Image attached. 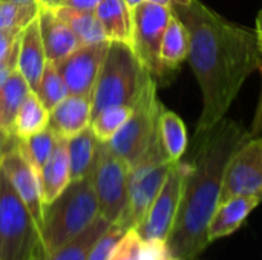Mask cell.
<instances>
[{"instance_id":"4dcf8cb0","label":"cell","mask_w":262,"mask_h":260,"mask_svg":"<svg viewBox=\"0 0 262 260\" xmlns=\"http://www.w3.org/2000/svg\"><path fill=\"white\" fill-rule=\"evenodd\" d=\"M127 230H124L123 227L112 224L100 238L98 241L94 244V247L89 251V256L86 260H107L109 256L112 254L114 248L117 247V244L120 242V239L123 238V234Z\"/></svg>"},{"instance_id":"ba28073f","label":"cell","mask_w":262,"mask_h":260,"mask_svg":"<svg viewBox=\"0 0 262 260\" xmlns=\"http://www.w3.org/2000/svg\"><path fill=\"white\" fill-rule=\"evenodd\" d=\"M173 162H170L161 146L157 141L147 153L134 166L129 172L127 184V207L120 221V227L124 230L137 228L147 213L150 204L161 190L166 176Z\"/></svg>"},{"instance_id":"277c9868","label":"cell","mask_w":262,"mask_h":260,"mask_svg":"<svg viewBox=\"0 0 262 260\" xmlns=\"http://www.w3.org/2000/svg\"><path fill=\"white\" fill-rule=\"evenodd\" d=\"M100 216L98 202L89 175L71 181L61 195L45 205L40 230L43 253H51L64 245Z\"/></svg>"},{"instance_id":"52a82bcc","label":"cell","mask_w":262,"mask_h":260,"mask_svg":"<svg viewBox=\"0 0 262 260\" xmlns=\"http://www.w3.org/2000/svg\"><path fill=\"white\" fill-rule=\"evenodd\" d=\"M129 172L130 167L111 150L107 143L97 141L88 175L97 196L100 216L111 224H120L126 211Z\"/></svg>"},{"instance_id":"8d00e7d4","label":"cell","mask_w":262,"mask_h":260,"mask_svg":"<svg viewBox=\"0 0 262 260\" xmlns=\"http://www.w3.org/2000/svg\"><path fill=\"white\" fill-rule=\"evenodd\" d=\"M103 0H66L64 6L80 9V11H95Z\"/></svg>"},{"instance_id":"7402d4cb","label":"cell","mask_w":262,"mask_h":260,"mask_svg":"<svg viewBox=\"0 0 262 260\" xmlns=\"http://www.w3.org/2000/svg\"><path fill=\"white\" fill-rule=\"evenodd\" d=\"M104 218L98 216L86 230H83L78 236L58 247L51 253H41L34 260H86L89 256L91 248L98 241V238L111 227Z\"/></svg>"},{"instance_id":"ab89813d","label":"cell","mask_w":262,"mask_h":260,"mask_svg":"<svg viewBox=\"0 0 262 260\" xmlns=\"http://www.w3.org/2000/svg\"><path fill=\"white\" fill-rule=\"evenodd\" d=\"M150 2H155V3H160V5H166V6H177V5H187L190 0H150Z\"/></svg>"},{"instance_id":"cb8c5ba5","label":"cell","mask_w":262,"mask_h":260,"mask_svg":"<svg viewBox=\"0 0 262 260\" xmlns=\"http://www.w3.org/2000/svg\"><path fill=\"white\" fill-rule=\"evenodd\" d=\"M54 11L60 18H63L71 26V29L75 32L81 44H91L107 40L95 11H80L64 5L55 8Z\"/></svg>"},{"instance_id":"8fae6325","label":"cell","mask_w":262,"mask_h":260,"mask_svg":"<svg viewBox=\"0 0 262 260\" xmlns=\"http://www.w3.org/2000/svg\"><path fill=\"white\" fill-rule=\"evenodd\" d=\"M233 196H255L262 201V138L250 136L226 166L220 202Z\"/></svg>"},{"instance_id":"7a4b0ae2","label":"cell","mask_w":262,"mask_h":260,"mask_svg":"<svg viewBox=\"0 0 262 260\" xmlns=\"http://www.w3.org/2000/svg\"><path fill=\"white\" fill-rule=\"evenodd\" d=\"M250 136L241 123L229 118L209 130L195 132L177 219L167 239L177 260H196L210 245L207 228L221 199L226 166Z\"/></svg>"},{"instance_id":"ac0fdd59","label":"cell","mask_w":262,"mask_h":260,"mask_svg":"<svg viewBox=\"0 0 262 260\" xmlns=\"http://www.w3.org/2000/svg\"><path fill=\"white\" fill-rule=\"evenodd\" d=\"M41 185L43 204L48 205L57 199L61 192L71 184V169L68 156V139L57 138L55 147L46 164L38 173Z\"/></svg>"},{"instance_id":"e575fe53","label":"cell","mask_w":262,"mask_h":260,"mask_svg":"<svg viewBox=\"0 0 262 260\" xmlns=\"http://www.w3.org/2000/svg\"><path fill=\"white\" fill-rule=\"evenodd\" d=\"M17 144H18V139L8 129H5V127L0 126V159H2V156L6 152H9Z\"/></svg>"},{"instance_id":"d4e9b609","label":"cell","mask_w":262,"mask_h":260,"mask_svg":"<svg viewBox=\"0 0 262 260\" xmlns=\"http://www.w3.org/2000/svg\"><path fill=\"white\" fill-rule=\"evenodd\" d=\"M97 138L91 129H84L78 135L68 139V156H69V169H71V181L81 179L88 176L97 147Z\"/></svg>"},{"instance_id":"83f0119b","label":"cell","mask_w":262,"mask_h":260,"mask_svg":"<svg viewBox=\"0 0 262 260\" xmlns=\"http://www.w3.org/2000/svg\"><path fill=\"white\" fill-rule=\"evenodd\" d=\"M38 3H17L0 0V31L21 32L38 17Z\"/></svg>"},{"instance_id":"2e32d148","label":"cell","mask_w":262,"mask_h":260,"mask_svg":"<svg viewBox=\"0 0 262 260\" xmlns=\"http://www.w3.org/2000/svg\"><path fill=\"white\" fill-rule=\"evenodd\" d=\"M261 199L255 196H233L221 201L215 208V213L209 222L207 239L209 244L227 238L238 231L250 213L261 204Z\"/></svg>"},{"instance_id":"7c38bea8","label":"cell","mask_w":262,"mask_h":260,"mask_svg":"<svg viewBox=\"0 0 262 260\" xmlns=\"http://www.w3.org/2000/svg\"><path fill=\"white\" fill-rule=\"evenodd\" d=\"M109 44L111 40L81 44L60 64H55L68 86L69 93L92 95Z\"/></svg>"},{"instance_id":"f1b7e54d","label":"cell","mask_w":262,"mask_h":260,"mask_svg":"<svg viewBox=\"0 0 262 260\" xmlns=\"http://www.w3.org/2000/svg\"><path fill=\"white\" fill-rule=\"evenodd\" d=\"M55 143H57V136L46 127L45 130L26 139H18V149L29 161V164L34 167V170L40 173V170L52 155Z\"/></svg>"},{"instance_id":"30bf717a","label":"cell","mask_w":262,"mask_h":260,"mask_svg":"<svg viewBox=\"0 0 262 260\" xmlns=\"http://www.w3.org/2000/svg\"><path fill=\"white\" fill-rule=\"evenodd\" d=\"M187 169H189V164L187 161H183V159L172 164L161 190L158 192L157 198L150 204L140 225L135 228L141 241H149V239L167 241L169 239L175 219H177Z\"/></svg>"},{"instance_id":"836d02e7","label":"cell","mask_w":262,"mask_h":260,"mask_svg":"<svg viewBox=\"0 0 262 260\" xmlns=\"http://www.w3.org/2000/svg\"><path fill=\"white\" fill-rule=\"evenodd\" d=\"M21 32H8V31H0V61L8 55L11 51L14 41Z\"/></svg>"},{"instance_id":"603a6c76","label":"cell","mask_w":262,"mask_h":260,"mask_svg":"<svg viewBox=\"0 0 262 260\" xmlns=\"http://www.w3.org/2000/svg\"><path fill=\"white\" fill-rule=\"evenodd\" d=\"M49 112L41 104L35 92H29L25 98L23 104L20 106L12 124H11V133L17 139H26L48 127Z\"/></svg>"},{"instance_id":"e0dca14e","label":"cell","mask_w":262,"mask_h":260,"mask_svg":"<svg viewBox=\"0 0 262 260\" xmlns=\"http://www.w3.org/2000/svg\"><path fill=\"white\" fill-rule=\"evenodd\" d=\"M46 61L48 60L41 43L38 18H35L20 34L18 57H17V69L26 80L32 92H35L40 83Z\"/></svg>"},{"instance_id":"d6986e66","label":"cell","mask_w":262,"mask_h":260,"mask_svg":"<svg viewBox=\"0 0 262 260\" xmlns=\"http://www.w3.org/2000/svg\"><path fill=\"white\" fill-rule=\"evenodd\" d=\"M95 14L107 40L132 46V8L126 0H103Z\"/></svg>"},{"instance_id":"ffe728a7","label":"cell","mask_w":262,"mask_h":260,"mask_svg":"<svg viewBox=\"0 0 262 260\" xmlns=\"http://www.w3.org/2000/svg\"><path fill=\"white\" fill-rule=\"evenodd\" d=\"M189 55V34L183 21L172 12L160 46V61L166 77L180 69Z\"/></svg>"},{"instance_id":"5bb4252c","label":"cell","mask_w":262,"mask_h":260,"mask_svg":"<svg viewBox=\"0 0 262 260\" xmlns=\"http://www.w3.org/2000/svg\"><path fill=\"white\" fill-rule=\"evenodd\" d=\"M92 120V100L91 95L69 93L51 112L48 129L63 139H71L91 126Z\"/></svg>"},{"instance_id":"b9f144b4","label":"cell","mask_w":262,"mask_h":260,"mask_svg":"<svg viewBox=\"0 0 262 260\" xmlns=\"http://www.w3.org/2000/svg\"><path fill=\"white\" fill-rule=\"evenodd\" d=\"M8 2H17V3H37V0H8Z\"/></svg>"},{"instance_id":"8992f818","label":"cell","mask_w":262,"mask_h":260,"mask_svg":"<svg viewBox=\"0 0 262 260\" xmlns=\"http://www.w3.org/2000/svg\"><path fill=\"white\" fill-rule=\"evenodd\" d=\"M163 107L157 97V81L152 80L127 121L107 141L111 150L129 167H134L158 141V120Z\"/></svg>"},{"instance_id":"1f68e13d","label":"cell","mask_w":262,"mask_h":260,"mask_svg":"<svg viewBox=\"0 0 262 260\" xmlns=\"http://www.w3.org/2000/svg\"><path fill=\"white\" fill-rule=\"evenodd\" d=\"M137 260H177L172 254L167 241L149 239L141 241Z\"/></svg>"},{"instance_id":"74e56055","label":"cell","mask_w":262,"mask_h":260,"mask_svg":"<svg viewBox=\"0 0 262 260\" xmlns=\"http://www.w3.org/2000/svg\"><path fill=\"white\" fill-rule=\"evenodd\" d=\"M253 31H255V35H256V41H258V48H259L262 58V8L261 11L258 12V15H256V28Z\"/></svg>"},{"instance_id":"5b68a950","label":"cell","mask_w":262,"mask_h":260,"mask_svg":"<svg viewBox=\"0 0 262 260\" xmlns=\"http://www.w3.org/2000/svg\"><path fill=\"white\" fill-rule=\"evenodd\" d=\"M43 253L40 230L2 172L0 260H34Z\"/></svg>"},{"instance_id":"d590c367","label":"cell","mask_w":262,"mask_h":260,"mask_svg":"<svg viewBox=\"0 0 262 260\" xmlns=\"http://www.w3.org/2000/svg\"><path fill=\"white\" fill-rule=\"evenodd\" d=\"M258 70H261L262 75V58ZM250 135H252V136L262 138V86L261 95H259V101H258V107H256V113H255V118H253V124H252V132H250Z\"/></svg>"},{"instance_id":"9a60e30c","label":"cell","mask_w":262,"mask_h":260,"mask_svg":"<svg viewBox=\"0 0 262 260\" xmlns=\"http://www.w3.org/2000/svg\"><path fill=\"white\" fill-rule=\"evenodd\" d=\"M37 18L48 61L60 64L68 55H71L75 49L81 46V41L78 40L75 32L63 18L55 14L54 9L40 8Z\"/></svg>"},{"instance_id":"484cf974","label":"cell","mask_w":262,"mask_h":260,"mask_svg":"<svg viewBox=\"0 0 262 260\" xmlns=\"http://www.w3.org/2000/svg\"><path fill=\"white\" fill-rule=\"evenodd\" d=\"M29 92H31V87L26 83V80L23 78V75L18 72V69H15L6 78V81L2 84V87H0V120H2V126L5 129H8V130L11 129V124Z\"/></svg>"},{"instance_id":"44dd1931","label":"cell","mask_w":262,"mask_h":260,"mask_svg":"<svg viewBox=\"0 0 262 260\" xmlns=\"http://www.w3.org/2000/svg\"><path fill=\"white\" fill-rule=\"evenodd\" d=\"M158 141L170 162L183 159L189 149V136L184 121L166 107H163L158 120Z\"/></svg>"},{"instance_id":"4316f807","label":"cell","mask_w":262,"mask_h":260,"mask_svg":"<svg viewBox=\"0 0 262 260\" xmlns=\"http://www.w3.org/2000/svg\"><path fill=\"white\" fill-rule=\"evenodd\" d=\"M35 95L38 97V100L41 101L48 112H51L61 100H64L69 95L68 86L54 63L46 61L40 83L35 89Z\"/></svg>"},{"instance_id":"d6a6232c","label":"cell","mask_w":262,"mask_h":260,"mask_svg":"<svg viewBox=\"0 0 262 260\" xmlns=\"http://www.w3.org/2000/svg\"><path fill=\"white\" fill-rule=\"evenodd\" d=\"M18 43H20V35L17 37V40L14 41L11 51L8 52V55L0 61V87L2 84L6 81V78L17 69V57H18Z\"/></svg>"},{"instance_id":"ee69618b","label":"cell","mask_w":262,"mask_h":260,"mask_svg":"<svg viewBox=\"0 0 262 260\" xmlns=\"http://www.w3.org/2000/svg\"><path fill=\"white\" fill-rule=\"evenodd\" d=\"M0 126H2V120H0ZM2 127H3V126H2Z\"/></svg>"},{"instance_id":"4fadbf2b","label":"cell","mask_w":262,"mask_h":260,"mask_svg":"<svg viewBox=\"0 0 262 260\" xmlns=\"http://www.w3.org/2000/svg\"><path fill=\"white\" fill-rule=\"evenodd\" d=\"M0 169L3 175L8 178L11 185L14 187L15 193L21 199V202L29 210L31 216L34 218L38 230L43 225V215H45V204L41 198V185L38 173L25 158L18 144L6 152L0 159Z\"/></svg>"},{"instance_id":"7bdbcfd3","label":"cell","mask_w":262,"mask_h":260,"mask_svg":"<svg viewBox=\"0 0 262 260\" xmlns=\"http://www.w3.org/2000/svg\"><path fill=\"white\" fill-rule=\"evenodd\" d=\"M0 179H2V169H0Z\"/></svg>"},{"instance_id":"60d3db41","label":"cell","mask_w":262,"mask_h":260,"mask_svg":"<svg viewBox=\"0 0 262 260\" xmlns=\"http://www.w3.org/2000/svg\"><path fill=\"white\" fill-rule=\"evenodd\" d=\"M127 2V5L130 6V8H135L137 5H140L141 2H144V0H126Z\"/></svg>"},{"instance_id":"f546056e","label":"cell","mask_w":262,"mask_h":260,"mask_svg":"<svg viewBox=\"0 0 262 260\" xmlns=\"http://www.w3.org/2000/svg\"><path fill=\"white\" fill-rule=\"evenodd\" d=\"M132 113V107L127 106H111L100 110L91 120V129L95 138L101 143H107L127 121Z\"/></svg>"},{"instance_id":"f35d334b","label":"cell","mask_w":262,"mask_h":260,"mask_svg":"<svg viewBox=\"0 0 262 260\" xmlns=\"http://www.w3.org/2000/svg\"><path fill=\"white\" fill-rule=\"evenodd\" d=\"M66 0H37L40 8H49V9H55L58 6H63Z\"/></svg>"},{"instance_id":"6da1fadb","label":"cell","mask_w":262,"mask_h":260,"mask_svg":"<svg viewBox=\"0 0 262 260\" xmlns=\"http://www.w3.org/2000/svg\"><path fill=\"white\" fill-rule=\"evenodd\" d=\"M189 34V64L198 81L203 109L195 132L226 118L246 80L259 69L255 31L224 18L201 0L172 6Z\"/></svg>"},{"instance_id":"3957f363","label":"cell","mask_w":262,"mask_h":260,"mask_svg":"<svg viewBox=\"0 0 262 260\" xmlns=\"http://www.w3.org/2000/svg\"><path fill=\"white\" fill-rule=\"evenodd\" d=\"M152 80L130 44L111 41L91 95L92 116L111 106L134 109Z\"/></svg>"},{"instance_id":"9c48e42d","label":"cell","mask_w":262,"mask_h":260,"mask_svg":"<svg viewBox=\"0 0 262 260\" xmlns=\"http://www.w3.org/2000/svg\"><path fill=\"white\" fill-rule=\"evenodd\" d=\"M172 17V8L144 0L132 8V48L155 78H166L160 61V46Z\"/></svg>"}]
</instances>
